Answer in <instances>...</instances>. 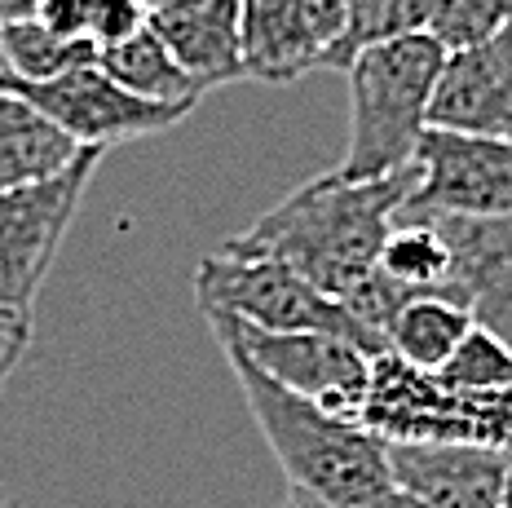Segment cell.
I'll return each mask as SVG.
<instances>
[{
  "instance_id": "obj_24",
  "label": "cell",
  "mask_w": 512,
  "mask_h": 508,
  "mask_svg": "<svg viewBox=\"0 0 512 508\" xmlns=\"http://www.w3.org/2000/svg\"><path fill=\"white\" fill-rule=\"evenodd\" d=\"M27 345H31V314L0 310V389H5V380L27 358Z\"/></svg>"
},
{
  "instance_id": "obj_11",
  "label": "cell",
  "mask_w": 512,
  "mask_h": 508,
  "mask_svg": "<svg viewBox=\"0 0 512 508\" xmlns=\"http://www.w3.org/2000/svg\"><path fill=\"white\" fill-rule=\"evenodd\" d=\"M508 460L468 442H389L393 486L424 508H499Z\"/></svg>"
},
{
  "instance_id": "obj_23",
  "label": "cell",
  "mask_w": 512,
  "mask_h": 508,
  "mask_svg": "<svg viewBox=\"0 0 512 508\" xmlns=\"http://www.w3.org/2000/svg\"><path fill=\"white\" fill-rule=\"evenodd\" d=\"M89 14H93V0H36L31 18L62 40H89Z\"/></svg>"
},
{
  "instance_id": "obj_3",
  "label": "cell",
  "mask_w": 512,
  "mask_h": 508,
  "mask_svg": "<svg viewBox=\"0 0 512 508\" xmlns=\"http://www.w3.org/2000/svg\"><path fill=\"white\" fill-rule=\"evenodd\" d=\"M446 58L429 31H415L349 62V146L336 164L345 182H380L415 164Z\"/></svg>"
},
{
  "instance_id": "obj_9",
  "label": "cell",
  "mask_w": 512,
  "mask_h": 508,
  "mask_svg": "<svg viewBox=\"0 0 512 508\" xmlns=\"http://www.w3.org/2000/svg\"><path fill=\"white\" fill-rule=\"evenodd\" d=\"M248 80L292 84L327 71L345 40V0H239Z\"/></svg>"
},
{
  "instance_id": "obj_28",
  "label": "cell",
  "mask_w": 512,
  "mask_h": 508,
  "mask_svg": "<svg viewBox=\"0 0 512 508\" xmlns=\"http://www.w3.org/2000/svg\"><path fill=\"white\" fill-rule=\"evenodd\" d=\"M151 9H164V5H181V0H146Z\"/></svg>"
},
{
  "instance_id": "obj_27",
  "label": "cell",
  "mask_w": 512,
  "mask_h": 508,
  "mask_svg": "<svg viewBox=\"0 0 512 508\" xmlns=\"http://www.w3.org/2000/svg\"><path fill=\"white\" fill-rule=\"evenodd\" d=\"M499 508H512V460H508V478H504V495H499Z\"/></svg>"
},
{
  "instance_id": "obj_21",
  "label": "cell",
  "mask_w": 512,
  "mask_h": 508,
  "mask_svg": "<svg viewBox=\"0 0 512 508\" xmlns=\"http://www.w3.org/2000/svg\"><path fill=\"white\" fill-rule=\"evenodd\" d=\"M451 394H490V389L512 385V349L495 341L490 332L473 327L464 336V345L451 354V363L442 372H433Z\"/></svg>"
},
{
  "instance_id": "obj_20",
  "label": "cell",
  "mask_w": 512,
  "mask_h": 508,
  "mask_svg": "<svg viewBox=\"0 0 512 508\" xmlns=\"http://www.w3.org/2000/svg\"><path fill=\"white\" fill-rule=\"evenodd\" d=\"M508 23H512V0H429L424 31L446 54H464V49L490 40L495 31H504Z\"/></svg>"
},
{
  "instance_id": "obj_18",
  "label": "cell",
  "mask_w": 512,
  "mask_h": 508,
  "mask_svg": "<svg viewBox=\"0 0 512 508\" xmlns=\"http://www.w3.org/2000/svg\"><path fill=\"white\" fill-rule=\"evenodd\" d=\"M380 270L411 292H442L451 279V248H446L437 221L424 213L393 217V230L380 252Z\"/></svg>"
},
{
  "instance_id": "obj_4",
  "label": "cell",
  "mask_w": 512,
  "mask_h": 508,
  "mask_svg": "<svg viewBox=\"0 0 512 508\" xmlns=\"http://www.w3.org/2000/svg\"><path fill=\"white\" fill-rule=\"evenodd\" d=\"M195 301L204 314H226L261 332H327L358 345L367 358H380V345L362 332V323L336 296L318 292L279 261L248 257L234 248L212 252L195 266Z\"/></svg>"
},
{
  "instance_id": "obj_5",
  "label": "cell",
  "mask_w": 512,
  "mask_h": 508,
  "mask_svg": "<svg viewBox=\"0 0 512 508\" xmlns=\"http://www.w3.org/2000/svg\"><path fill=\"white\" fill-rule=\"evenodd\" d=\"M102 155V146H84L58 177L0 195V310H36V296L45 288L53 257L80 213V199L98 173Z\"/></svg>"
},
{
  "instance_id": "obj_17",
  "label": "cell",
  "mask_w": 512,
  "mask_h": 508,
  "mask_svg": "<svg viewBox=\"0 0 512 508\" xmlns=\"http://www.w3.org/2000/svg\"><path fill=\"white\" fill-rule=\"evenodd\" d=\"M98 54L102 49L93 40H62L49 27H40L36 18H18V23L0 27V71L14 80H58L67 71L98 62Z\"/></svg>"
},
{
  "instance_id": "obj_30",
  "label": "cell",
  "mask_w": 512,
  "mask_h": 508,
  "mask_svg": "<svg viewBox=\"0 0 512 508\" xmlns=\"http://www.w3.org/2000/svg\"><path fill=\"white\" fill-rule=\"evenodd\" d=\"M0 508H18V504H9V500H5V495H0Z\"/></svg>"
},
{
  "instance_id": "obj_10",
  "label": "cell",
  "mask_w": 512,
  "mask_h": 508,
  "mask_svg": "<svg viewBox=\"0 0 512 508\" xmlns=\"http://www.w3.org/2000/svg\"><path fill=\"white\" fill-rule=\"evenodd\" d=\"M429 217V213H424ZM451 248L446 296L512 349V217H433Z\"/></svg>"
},
{
  "instance_id": "obj_7",
  "label": "cell",
  "mask_w": 512,
  "mask_h": 508,
  "mask_svg": "<svg viewBox=\"0 0 512 508\" xmlns=\"http://www.w3.org/2000/svg\"><path fill=\"white\" fill-rule=\"evenodd\" d=\"M415 173L402 213L512 217V133L429 129L415 151Z\"/></svg>"
},
{
  "instance_id": "obj_1",
  "label": "cell",
  "mask_w": 512,
  "mask_h": 508,
  "mask_svg": "<svg viewBox=\"0 0 512 508\" xmlns=\"http://www.w3.org/2000/svg\"><path fill=\"white\" fill-rule=\"evenodd\" d=\"M415 177H420L415 164L380 182H345L336 168L318 173L279 199L270 213L256 217L226 248L279 261L318 292L345 301L380 270L384 239L393 230V217L411 199Z\"/></svg>"
},
{
  "instance_id": "obj_14",
  "label": "cell",
  "mask_w": 512,
  "mask_h": 508,
  "mask_svg": "<svg viewBox=\"0 0 512 508\" xmlns=\"http://www.w3.org/2000/svg\"><path fill=\"white\" fill-rule=\"evenodd\" d=\"M84 146L67 137L31 102L0 93V195L58 177Z\"/></svg>"
},
{
  "instance_id": "obj_15",
  "label": "cell",
  "mask_w": 512,
  "mask_h": 508,
  "mask_svg": "<svg viewBox=\"0 0 512 508\" xmlns=\"http://www.w3.org/2000/svg\"><path fill=\"white\" fill-rule=\"evenodd\" d=\"M98 67L111 76L120 89L137 93L146 102H168V107H199L204 84L190 76L186 67L173 58V49L155 36V27L137 31L124 45H111L98 54Z\"/></svg>"
},
{
  "instance_id": "obj_26",
  "label": "cell",
  "mask_w": 512,
  "mask_h": 508,
  "mask_svg": "<svg viewBox=\"0 0 512 508\" xmlns=\"http://www.w3.org/2000/svg\"><path fill=\"white\" fill-rule=\"evenodd\" d=\"M367 508H424V504L415 500V495H407V491H398V486H393V491H384L380 500H371Z\"/></svg>"
},
{
  "instance_id": "obj_2",
  "label": "cell",
  "mask_w": 512,
  "mask_h": 508,
  "mask_svg": "<svg viewBox=\"0 0 512 508\" xmlns=\"http://www.w3.org/2000/svg\"><path fill=\"white\" fill-rule=\"evenodd\" d=\"M234 380H239L248 411L261 429L265 447L292 482V504L314 508H367L393 491L389 442L362 420H345L314 407L292 389L274 385L248 354L221 345Z\"/></svg>"
},
{
  "instance_id": "obj_22",
  "label": "cell",
  "mask_w": 512,
  "mask_h": 508,
  "mask_svg": "<svg viewBox=\"0 0 512 508\" xmlns=\"http://www.w3.org/2000/svg\"><path fill=\"white\" fill-rule=\"evenodd\" d=\"M146 27H151V5L146 0H93L89 40L98 49L124 45V40H133Z\"/></svg>"
},
{
  "instance_id": "obj_16",
  "label": "cell",
  "mask_w": 512,
  "mask_h": 508,
  "mask_svg": "<svg viewBox=\"0 0 512 508\" xmlns=\"http://www.w3.org/2000/svg\"><path fill=\"white\" fill-rule=\"evenodd\" d=\"M473 314L446 292H415L389 327V354L420 372H442L451 354L473 332Z\"/></svg>"
},
{
  "instance_id": "obj_29",
  "label": "cell",
  "mask_w": 512,
  "mask_h": 508,
  "mask_svg": "<svg viewBox=\"0 0 512 508\" xmlns=\"http://www.w3.org/2000/svg\"><path fill=\"white\" fill-rule=\"evenodd\" d=\"M283 508H314V504H292V500H287V504H283Z\"/></svg>"
},
{
  "instance_id": "obj_12",
  "label": "cell",
  "mask_w": 512,
  "mask_h": 508,
  "mask_svg": "<svg viewBox=\"0 0 512 508\" xmlns=\"http://www.w3.org/2000/svg\"><path fill=\"white\" fill-rule=\"evenodd\" d=\"M429 129L512 133V23L482 45L446 58Z\"/></svg>"
},
{
  "instance_id": "obj_25",
  "label": "cell",
  "mask_w": 512,
  "mask_h": 508,
  "mask_svg": "<svg viewBox=\"0 0 512 508\" xmlns=\"http://www.w3.org/2000/svg\"><path fill=\"white\" fill-rule=\"evenodd\" d=\"M36 14V0H0V27L18 23V18H31Z\"/></svg>"
},
{
  "instance_id": "obj_19",
  "label": "cell",
  "mask_w": 512,
  "mask_h": 508,
  "mask_svg": "<svg viewBox=\"0 0 512 508\" xmlns=\"http://www.w3.org/2000/svg\"><path fill=\"white\" fill-rule=\"evenodd\" d=\"M424 18H429V0H345V40L332 67L345 71L362 49L415 36L424 31Z\"/></svg>"
},
{
  "instance_id": "obj_6",
  "label": "cell",
  "mask_w": 512,
  "mask_h": 508,
  "mask_svg": "<svg viewBox=\"0 0 512 508\" xmlns=\"http://www.w3.org/2000/svg\"><path fill=\"white\" fill-rule=\"evenodd\" d=\"M217 345H234L248 354L274 385L292 389L314 407L345 420H362V402L371 385V358L358 345L327 332H261L234 323L226 314H204Z\"/></svg>"
},
{
  "instance_id": "obj_13",
  "label": "cell",
  "mask_w": 512,
  "mask_h": 508,
  "mask_svg": "<svg viewBox=\"0 0 512 508\" xmlns=\"http://www.w3.org/2000/svg\"><path fill=\"white\" fill-rule=\"evenodd\" d=\"M155 36L204 89L248 80L243 71V9L239 0H181L151 9Z\"/></svg>"
},
{
  "instance_id": "obj_8",
  "label": "cell",
  "mask_w": 512,
  "mask_h": 508,
  "mask_svg": "<svg viewBox=\"0 0 512 508\" xmlns=\"http://www.w3.org/2000/svg\"><path fill=\"white\" fill-rule=\"evenodd\" d=\"M0 93H14V98L31 102L67 137H76L80 146H102V151H111L120 142H137V137H155L164 129H177L195 111V107H168V102L137 98V93L120 89L98 62L76 67L45 84L14 80L0 71Z\"/></svg>"
}]
</instances>
